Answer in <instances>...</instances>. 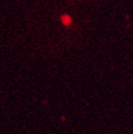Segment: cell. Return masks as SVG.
<instances>
[{"instance_id":"1","label":"cell","mask_w":133,"mask_h":134,"mask_svg":"<svg viewBox=\"0 0 133 134\" xmlns=\"http://www.w3.org/2000/svg\"><path fill=\"white\" fill-rule=\"evenodd\" d=\"M61 20H62V23H63L64 26H69L71 24V18L69 17L68 15H63Z\"/></svg>"}]
</instances>
